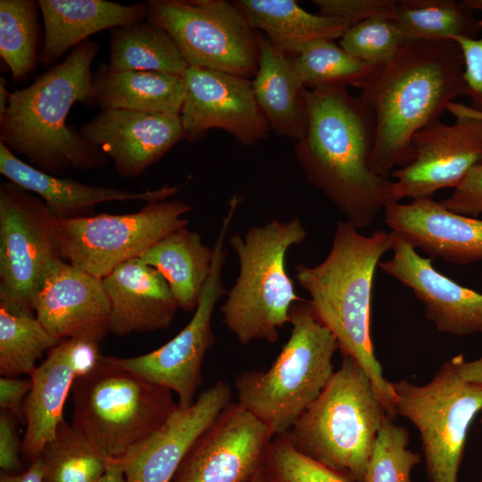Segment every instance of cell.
Returning a JSON list of instances; mask_svg holds the SVG:
<instances>
[{"label": "cell", "mask_w": 482, "mask_h": 482, "mask_svg": "<svg viewBox=\"0 0 482 482\" xmlns=\"http://www.w3.org/2000/svg\"><path fill=\"white\" fill-rule=\"evenodd\" d=\"M307 127L295 154L306 179L357 229L396 200L394 181L370 166L374 117L345 86L306 89Z\"/></svg>", "instance_id": "cell-1"}, {"label": "cell", "mask_w": 482, "mask_h": 482, "mask_svg": "<svg viewBox=\"0 0 482 482\" xmlns=\"http://www.w3.org/2000/svg\"><path fill=\"white\" fill-rule=\"evenodd\" d=\"M359 90L374 117L371 169L388 178L412 160L414 135L440 120L456 97L467 96L461 49L453 40H407L374 67Z\"/></svg>", "instance_id": "cell-2"}, {"label": "cell", "mask_w": 482, "mask_h": 482, "mask_svg": "<svg viewBox=\"0 0 482 482\" xmlns=\"http://www.w3.org/2000/svg\"><path fill=\"white\" fill-rule=\"evenodd\" d=\"M98 51L99 45L87 39L31 85L12 92L0 118V142L55 176L105 164L103 151L66 122L74 104H95L91 66Z\"/></svg>", "instance_id": "cell-3"}, {"label": "cell", "mask_w": 482, "mask_h": 482, "mask_svg": "<svg viewBox=\"0 0 482 482\" xmlns=\"http://www.w3.org/2000/svg\"><path fill=\"white\" fill-rule=\"evenodd\" d=\"M345 220L337 223L327 257L316 266H295V278L309 294L318 319L336 337L343 356L354 359L367 372L384 404L395 419L396 396L384 376L371 338L373 279L381 257L392 249L393 233L375 230L361 234Z\"/></svg>", "instance_id": "cell-4"}, {"label": "cell", "mask_w": 482, "mask_h": 482, "mask_svg": "<svg viewBox=\"0 0 482 482\" xmlns=\"http://www.w3.org/2000/svg\"><path fill=\"white\" fill-rule=\"evenodd\" d=\"M386 411L367 372L352 357L286 433L304 455L362 482Z\"/></svg>", "instance_id": "cell-5"}, {"label": "cell", "mask_w": 482, "mask_h": 482, "mask_svg": "<svg viewBox=\"0 0 482 482\" xmlns=\"http://www.w3.org/2000/svg\"><path fill=\"white\" fill-rule=\"evenodd\" d=\"M306 236L302 220L295 217L286 221L274 219L229 237L239 273L220 311L225 325L240 344L275 343L279 330L289 324L292 305L303 299L287 272L286 257Z\"/></svg>", "instance_id": "cell-6"}, {"label": "cell", "mask_w": 482, "mask_h": 482, "mask_svg": "<svg viewBox=\"0 0 482 482\" xmlns=\"http://www.w3.org/2000/svg\"><path fill=\"white\" fill-rule=\"evenodd\" d=\"M289 319L290 337L271 366L245 370L234 383L237 403L274 437L287 433L320 394L335 371L332 360L339 349L309 301L295 303Z\"/></svg>", "instance_id": "cell-7"}, {"label": "cell", "mask_w": 482, "mask_h": 482, "mask_svg": "<svg viewBox=\"0 0 482 482\" xmlns=\"http://www.w3.org/2000/svg\"><path fill=\"white\" fill-rule=\"evenodd\" d=\"M71 426L104 457L120 459L178 408L172 392L102 361L71 387Z\"/></svg>", "instance_id": "cell-8"}, {"label": "cell", "mask_w": 482, "mask_h": 482, "mask_svg": "<svg viewBox=\"0 0 482 482\" xmlns=\"http://www.w3.org/2000/svg\"><path fill=\"white\" fill-rule=\"evenodd\" d=\"M393 385L397 415L419 432L429 482H458L469 429L482 411V383L464 380L449 360L424 385Z\"/></svg>", "instance_id": "cell-9"}, {"label": "cell", "mask_w": 482, "mask_h": 482, "mask_svg": "<svg viewBox=\"0 0 482 482\" xmlns=\"http://www.w3.org/2000/svg\"><path fill=\"white\" fill-rule=\"evenodd\" d=\"M146 20L171 37L189 67L250 79L260 56L259 33L226 0H149Z\"/></svg>", "instance_id": "cell-10"}, {"label": "cell", "mask_w": 482, "mask_h": 482, "mask_svg": "<svg viewBox=\"0 0 482 482\" xmlns=\"http://www.w3.org/2000/svg\"><path fill=\"white\" fill-rule=\"evenodd\" d=\"M187 202L159 200L136 212L101 213L74 219L56 217L55 234L62 258L99 278L140 256L176 229L187 227Z\"/></svg>", "instance_id": "cell-11"}, {"label": "cell", "mask_w": 482, "mask_h": 482, "mask_svg": "<svg viewBox=\"0 0 482 482\" xmlns=\"http://www.w3.org/2000/svg\"><path fill=\"white\" fill-rule=\"evenodd\" d=\"M56 216L36 195L7 181L0 186V304L33 314L51 268L62 258Z\"/></svg>", "instance_id": "cell-12"}, {"label": "cell", "mask_w": 482, "mask_h": 482, "mask_svg": "<svg viewBox=\"0 0 482 482\" xmlns=\"http://www.w3.org/2000/svg\"><path fill=\"white\" fill-rule=\"evenodd\" d=\"M240 198L233 195L220 232L212 245L211 271L189 322L173 338L161 347L133 357L102 356L114 367L136 374L144 379L177 394L178 405L188 407L196 399L202 384L204 356L214 343L212 315L217 303L227 294L222 282V268L227 257L226 238Z\"/></svg>", "instance_id": "cell-13"}, {"label": "cell", "mask_w": 482, "mask_h": 482, "mask_svg": "<svg viewBox=\"0 0 482 482\" xmlns=\"http://www.w3.org/2000/svg\"><path fill=\"white\" fill-rule=\"evenodd\" d=\"M455 120H436L412 138V160L391 176L396 200L432 198L445 187L455 188L475 167L482 164V112L461 103L446 106Z\"/></svg>", "instance_id": "cell-14"}, {"label": "cell", "mask_w": 482, "mask_h": 482, "mask_svg": "<svg viewBox=\"0 0 482 482\" xmlns=\"http://www.w3.org/2000/svg\"><path fill=\"white\" fill-rule=\"evenodd\" d=\"M273 437L231 402L192 444L171 482H249L264 467Z\"/></svg>", "instance_id": "cell-15"}, {"label": "cell", "mask_w": 482, "mask_h": 482, "mask_svg": "<svg viewBox=\"0 0 482 482\" xmlns=\"http://www.w3.org/2000/svg\"><path fill=\"white\" fill-rule=\"evenodd\" d=\"M183 81L180 118L184 140H199L212 129L228 132L245 145L267 137L270 128L248 79L188 67Z\"/></svg>", "instance_id": "cell-16"}, {"label": "cell", "mask_w": 482, "mask_h": 482, "mask_svg": "<svg viewBox=\"0 0 482 482\" xmlns=\"http://www.w3.org/2000/svg\"><path fill=\"white\" fill-rule=\"evenodd\" d=\"M231 386L217 380L192 405H178L159 429L117 459L125 482H171L192 444L231 403Z\"/></svg>", "instance_id": "cell-17"}, {"label": "cell", "mask_w": 482, "mask_h": 482, "mask_svg": "<svg viewBox=\"0 0 482 482\" xmlns=\"http://www.w3.org/2000/svg\"><path fill=\"white\" fill-rule=\"evenodd\" d=\"M33 310L57 340L100 342L109 333L111 305L102 278L59 260L38 291Z\"/></svg>", "instance_id": "cell-18"}, {"label": "cell", "mask_w": 482, "mask_h": 482, "mask_svg": "<svg viewBox=\"0 0 482 482\" xmlns=\"http://www.w3.org/2000/svg\"><path fill=\"white\" fill-rule=\"evenodd\" d=\"M392 233L393 256L378 267L412 291L439 331L453 336L482 333V294L440 273L430 257L420 256L410 243Z\"/></svg>", "instance_id": "cell-19"}, {"label": "cell", "mask_w": 482, "mask_h": 482, "mask_svg": "<svg viewBox=\"0 0 482 482\" xmlns=\"http://www.w3.org/2000/svg\"><path fill=\"white\" fill-rule=\"evenodd\" d=\"M79 133L113 161L124 178L141 175L184 140L180 113L101 110Z\"/></svg>", "instance_id": "cell-20"}, {"label": "cell", "mask_w": 482, "mask_h": 482, "mask_svg": "<svg viewBox=\"0 0 482 482\" xmlns=\"http://www.w3.org/2000/svg\"><path fill=\"white\" fill-rule=\"evenodd\" d=\"M384 212L390 231L431 259L459 265L482 262V220L453 212L432 198L394 202Z\"/></svg>", "instance_id": "cell-21"}, {"label": "cell", "mask_w": 482, "mask_h": 482, "mask_svg": "<svg viewBox=\"0 0 482 482\" xmlns=\"http://www.w3.org/2000/svg\"><path fill=\"white\" fill-rule=\"evenodd\" d=\"M111 305L109 332L115 336L169 328L179 309L163 276L140 258L102 278Z\"/></svg>", "instance_id": "cell-22"}, {"label": "cell", "mask_w": 482, "mask_h": 482, "mask_svg": "<svg viewBox=\"0 0 482 482\" xmlns=\"http://www.w3.org/2000/svg\"><path fill=\"white\" fill-rule=\"evenodd\" d=\"M0 173L21 188L40 197L51 212L60 219L91 216L96 205L110 201L166 200L177 187L163 186L155 190H128L90 186L71 178L44 172L23 162L0 142Z\"/></svg>", "instance_id": "cell-23"}, {"label": "cell", "mask_w": 482, "mask_h": 482, "mask_svg": "<svg viewBox=\"0 0 482 482\" xmlns=\"http://www.w3.org/2000/svg\"><path fill=\"white\" fill-rule=\"evenodd\" d=\"M44 22L39 61L51 65L102 30L146 19L145 4L105 0H38Z\"/></svg>", "instance_id": "cell-24"}, {"label": "cell", "mask_w": 482, "mask_h": 482, "mask_svg": "<svg viewBox=\"0 0 482 482\" xmlns=\"http://www.w3.org/2000/svg\"><path fill=\"white\" fill-rule=\"evenodd\" d=\"M31 388L23 403L25 434L21 456L32 462L64 420L63 408L79 377L69 339L48 351L46 359L29 375Z\"/></svg>", "instance_id": "cell-25"}, {"label": "cell", "mask_w": 482, "mask_h": 482, "mask_svg": "<svg viewBox=\"0 0 482 482\" xmlns=\"http://www.w3.org/2000/svg\"><path fill=\"white\" fill-rule=\"evenodd\" d=\"M259 63L252 82L255 99L270 129L295 142L307 127L306 87L291 57L259 33Z\"/></svg>", "instance_id": "cell-26"}, {"label": "cell", "mask_w": 482, "mask_h": 482, "mask_svg": "<svg viewBox=\"0 0 482 482\" xmlns=\"http://www.w3.org/2000/svg\"><path fill=\"white\" fill-rule=\"evenodd\" d=\"M234 3L253 29L263 31L269 42L289 57L312 42L341 38L350 28L342 19L311 13L294 0H237Z\"/></svg>", "instance_id": "cell-27"}, {"label": "cell", "mask_w": 482, "mask_h": 482, "mask_svg": "<svg viewBox=\"0 0 482 482\" xmlns=\"http://www.w3.org/2000/svg\"><path fill=\"white\" fill-rule=\"evenodd\" d=\"M95 104L101 110L180 113L183 77L140 71H112L101 63L93 74Z\"/></svg>", "instance_id": "cell-28"}, {"label": "cell", "mask_w": 482, "mask_h": 482, "mask_svg": "<svg viewBox=\"0 0 482 482\" xmlns=\"http://www.w3.org/2000/svg\"><path fill=\"white\" fill-rule=\"evenodd\" d=\"M213 249L198 232L183 227L145 251L140 259L157 270L167 281L179 309L195 310L211 271Z\"/></svg>", "instance_id": "cell-29"}, {"label": "cell", "mask_w": 482, "mask_h": 482, "mask_svg": "<svg viewBox=\"0 0 482 482\" xmlns=\"http://www.w3.org/2000/svg\"><path fill=\"white\" fill-rule=\"evenodd\" d=\"M107 66L112 71H154L179 77L189 67L168 32L146 19L111 29Z\"/></svg>", "instance_id": "cell-30"}, {"label": "cell", "mask_w": 482, "mask_h": 482, "mask_svg": "<svg viewBox=\"0 0 482 482\" xmlns=\"http://www.w3.org/2000/svg\"><path fill=\"white\" fill-rule=\"evenodd\" d=\"M393 14L409 40L476 38L481 32L479 19L462 1L395 0Z\"/></svg>", "instance_id": "cell-31"}, {"label": "cell", "mask_w": 482, "mask_h": 482, "mask_svg": "<svg viewBox=\"0 0 482 482\" xmlns=\"http://www.w3.org/2000/svg\"><path fill=\"white\" fill-rule=\"evenodd\" d=\"M39 457L44 482H96L110 460L65 420L60 423Z\"/></svg>", "instance_id": "cell-32"}, {"label": "cell", "mask_w": 482, "mask_h": 482, "mask_svg": "<svg viewBox=\"0 0 482 482\" xmlns=\"http://www.w3.org/2000/svg\"><path fill=\"white\" fill-rule=\"evenodd\" d=\"M61 341L54 338L35 315L0 304V374L18 377L37 367L46 351Z\"/></svg>", "instance_id": "cell-33"}, {"label": "cell", "mask_w": 482, "mask_h": 482, "mask_svg": "<svg viewBox=\"0 0 482 482\" xmlns=\"http://www.w3.org/2000/svg\"><path fill=\"white\" fill-rule=\"evenodd\" d=\"M37 8L34 0L0 1V56L15 80L31 73L39 59Z\"/></svg>", "instance_id": "cell-34"}, {"label": "cell", "mask_w": 482, "mask_h": 482, "mask_svg": "<svg viewBox=\"0 0 482 482\" xmlns=\"http://www.w3.org/2000/svg\"><path fill=\"white\" fill-rule=\"evenodd\" d=\"M291 59L307 89L333 86L359 88L375 67L353 57L339 45L327 39L306 45Z\"/></svg>", "instance_id": "cell-35"}, {"label": "cell", "mask_w": 482, "mask_h": 482, "mask_svg": "<svg viewBox=\"0 0 482 482\" xmlns=\"http://www.w3.org/2000/svg\"><path fill=\"white\" fill-rule=\"evenodd\" d=\"M388 417L379 430L362 482H411V472L420 461L408 447L407 429Z\"/></svg>", "instance_id": "cell-36"}, {"label": "cell", "mask_w": 482, "mask_h": 482, "mask_svg": "<svg viewBox=\"0 0 482 482\" xmlns=\"http://www.w3.org/2000/svg\"><path fill=\"white\" fill-rule=\"evenodd\" d=\"M407 40L394 15L378 14L351 26L339 46L353 57L376 66L391 59Z\"/></svg>", "instance_id": "cell-37"}, {"label": "cell", "mask_w": 482, "mask_h": 482, "mask_svg": "<svg viewBox=\"0 0 482 482\" xmlns=\"http://www.w3.org/2000/svg\"><path fill=\"white\" fill-rule=\"evenodd\" d=\"M263 470L270 482H353L300 453L286 433L273 437Z\"/></svg>", "instance_id": "cell-38"}, {"label": "cell", "mask_w": 482, "mask_h": 482, "mask_svg": "<svg viewBox=\"0 0 482 482\" xmlns=\"http://www.w3.org/2000/svg\"><path fill=\"white\" fill-rule=\"evenodd\" d=\"M395 0H313L320 14L337 17L350 27L378 14L394 15Z\"/></svg>", "instance_id": "cell-39"}, {"label": "cell", "mask_w": 482, "mask_h": 482, "mask_svg": "<svg viewBox=\"0 0 482 482\" xmlns=\"http://www.w3.org/2000/svg\"><path fill=\"white\" fill-rule=\"evenodd\" d=\"M479 25L482 32V18L479 19ZM452 40L459 46L462 54L470 107L482 112V37H456Z\"/></svg>", "instance_id": "cell-40"}, {"label": "cell", "mask_w": 482, "mask_h": 482, "mask_svg": "<svg viewBox=\"0 0 482 482\" xmlns=\"http://www.w3.org/2000/svg\"><path fill=\"white\" fill-rule=\"evenodd\" d=\"M447 210L469 217L482 214V164L473 168L454 188L453 194L440 202Z\"/></svg>", "instance_id": "cell-41"}, {"label": "cell", "mask_w": 482, "mask_h": 482, "mask_svg": "<svg viewBox=\"0 0 482 482\" xmlns=\"http://www.w3.org/2000/svg\"><path fill=\"white\" fill-rule=\"evenodd\" d=\"M17 419L11 412L0 411V468L1 471L14 474L21 467L20 453L22 441L20 440L17 428Z\"/></svg>", "instance_id": "cell-42"}, {"label": "cell", "mask_w": 482, "mask_h": 482, "mask_svg": "<svg viewBox=\"0 0 482 482\" xmlns=\"http://www.w3.org/2000/svg\"><path fill=\"white\" fill-rule=\"evenodd\" d=\"M31 379L18 377H1L0 408L11 412L18 421L24 423L23 403L31 388Z\"/></svg>", "instance_id": "cell-43"}, {"label": "cell", "mask_w": 482, "mask_h": 482, "mask_svg": "<svg viewBox=\"0 0 482 482\" xmlns=\"http://www.w3.org/2000/svg\"><path fill=\"white\" fill-rule=\"evenodd\" d=\"M459 373L466 381L482 383V357L474 361H466L462 355L451 359Z\"/></svg>", "instance_id": "cell-44"}, {"label": "cell", "mask_w": 482, "mask_h": 482, "mask_svg": "<svg viewBox=\"0 0 482 482\" xmlns=\"http://www.w3.org/2000/svg\"><path fill=\"white\" fill-rule=\"evenodd\" d=\"M0 482H44V468L40 457L30 462L29 469L22 473L9 474L1 471Z\"/></svg>", "instance_id": "cell-45"}, {"label": "cell", "mask_w": 482, "mask_h": 482, "mask_svg": "<svg viewBox=\"0 0 482 482\" xmlns=\"http://www.w3.org/2000/svg\"><path fill=\"white\" fill-rule=\"evenodd\" d=\"M96 482H125L123 470L117 459H110L104 474Z\"/></svg>", "instance_id": "cell-46"}, {"label": "cell", "mask_w": 482, "mask_h": 482, "mask_svg": "<svg viewBox=\"0 0 482 482\" xmlns=\"http://www.w3.org/2000/svg\"><path fill=\"white\" fill-rule=\"evenodd\" d=\"M12 92H9L6 87V80L4 77H0V118L5 113L9 99Z\"/></svg>", "instance_id": "cell-47"}, {"label": "cell", "mask_w": 482, "mask_h": 482, "mask_svg": "<svg viewBox=\"0 0 482 482\" xmlns=\"http://www.w3.org/2000/svg\"><path fill=\"white\" fill-rule=\"evenodd\" d=\"M462 3L472 11H482V0H463Z\"/></svg>", "instance_id": "cell-48"}, {"label": "cell", "mask_w": 482, "mask_h": 482, "mask_svg": "<svg viewBox=\"0 0 482 482\" xmlns=\"http://www.w3.org/2000/svg\"><path fill=\"white\" fill-rule=\"evenodd\" d=\"M249 482H270L263 468Z\"/></svg>", "instance_id": "cell-49"}, {"label": "cell", "mask_w": 482, "mask_h": 482, "mask_svg": "<svg viewBox=\"0 0 482 482\" xmlns=\"http://www.w3.org/2000/svg\"><path fill=\"white\" fill-rule=\"evenodd\" d=\"M479 482H482V478L480 479V481H479Z\"/></svg>", "instance_id": "cell-50"}, {"label": "cell", "mask_w": 482, "mask_h": 482, "mask_svg": "<svg viewBox=\"0 0 482 482\" xmlns=\"http://www.w3.org/2000/svg\"></svg>", "instance_id": "cell-51"}]
</instances>
